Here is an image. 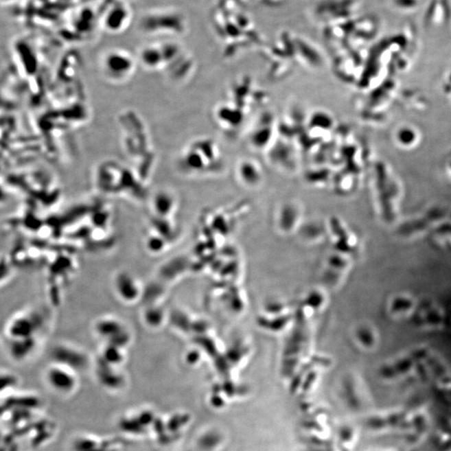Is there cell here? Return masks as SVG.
Listing matches in <instances>:
<instances>
[{
    "label": "cell",
    "mask_w": 451,
    "mask_h": 451,
    "mask_svg": "<svg viewBox=\"0 0 451 451\" xmlns=\"http://www.w3.org/2000/svg\"><path fill=\"white\" fill-rule=\"evenodd\" d=\"M115 284V290L122 299L132 301L137 299L139 285L132 276L128 273H119Z\"/></svg>",
    "instance_id": "obj_8"
},
{
    "label": "cell",
    "mask_w": 451,
    "mask_h": 451,
    "mask_svg": "<svg viewBox=\"0 0 451 451\" xmlns=\"http://www.w3.org/2000/svg\"><path fill=\"white\" fill-rule=\"evenodd\" d=\"M138 62L149 71H160L165 68V57L161 45H149L140 50Z\"/></svg>",
    "instance_id": "obj_6"
},
{
    "label": "cell",
    "mask_w": 451,
    "mask_h": 451,
    "mask_svg": "<svg viewBox=\"0 0 451 451\" xmlns=\"http://www.w3.org/2000/svg\"><path fill=\"white\" fill-rule=\"evenodd\" d=\"M71 450V451H122L123 445L117 439L84 434L73 439Z\"/></svg>",
    "instance_id": "obj_4"
},
{
    "label": "cell",
    "mask_w": 451,
    "mask_h": 451,
    "mask_svg": "<svg viewBox=\"0 0 451 451\" xmlns=\"http://www.w3.org/2000/svg\"><path fill=\"white\" fill-rule=\"evenodd\" d=\"M137 60L122 49L108 50L100 60V71L107 82L121 84L132 78Z\"/></svg>",
    "instance_id": "obj_1"
},
{
    "label": "cell",
    "mask_w": 451,
    "mask_h": 451,
    "mask_svg": "<svg viewBox=\"0 0 451 451\" xmlns=\"http://www.w3.org/2000/svg\"><path fill=\"white\" fill-rule=\"evenodd\" d=\"M130 17V10L124 3H114L103 18L104 28L108 32L119 33L128 25Z\"/></svg>",
    "instance_id": "obj_5"
},
{
    "label": "cell",
    "mask_w": 451,
    "mask_h": 451,
    "mask_svg": "<svg viewBox=\"0 0 451 451\" xmlns=\"http://www.w3.org/2000/svg\"><path fill=\"white\" fill-rule=\"evenodd\" d=\"M239 176L244 183L255 185L260 182L261 172L255 163L252 161H244L238 169Z\"/></svg>",
    "instance_id": "obj_10"
},
{
    "label": "cell",
    "mask_w": 451,
    "mask_h": 451,
    "mask_svg": "<svg viewBox=\"0 0 451 451\" xmlns=\"http://www.w3.org/2000/svg\"><path fill=\"white\" fill-rule=\"evenodd\" d=\"M157 416L152 408H140L126 412L117 422L119 432L128 437L141 438L152 435Z\"/></svg>",
    "instance_id": "obj_2"
},
{
    "label": "cell",
    "mask_w": 451,
    "mask_h": 451,
    "mask_svg": "<svg viewBox=\"0 0 451 451\" xmlns=\"http://www.w3.org/2000/svg\"><path fill=\"white\" fill-rule=\"evenodd\" d=\"M122 330L121 325L115 320H105L98 323L97 332L104 338L113 339L114 335L117 334Z\"/></svg>",
    "instance_id": "obj_11"
},
{
    "label": "cell",
    "mask_w": 451,
    "mask_h": 451,
    "mask_svg": "<svg viewBox=\"0 0 451 451\" xmlns=\"http://www.w3.org/2000/svg\"><path fill=\"white\" fill-rule=\"evenodd\" d=\"M45 380L48 387L61 396L72 395L79 384L76 370L57 363H53L46 370Z\"/></svg>",
    "instance_id": "obj_3"
},
{
    "label": "cell",
    "mask_w": 451,
    "mask_h": 451,
    "mask_svg": "<svg viewBox=\"0 0 451 451\" xmlns=\"http://www.w3.org/2000/svg\"><path fill=\"white\" fill-rule=\"evenodd\" d=\"M114 366L104 364L102 369H99L97 373L99 383L107 391L117 392L125 386V380L117 371H113Z\"/></svg>",
    "instance_id": "obj_7"
},
{
    "label": "cell",
    "mask_w": 451,
    "mask_h": 451,
    "mask_svg": "<svg viewBox=\"0 0 451 451\" xmlns=\"http://www.w3.org/2000/svg\"><path fill=\"white\" fill-rule=\"evenodd\" d=\"M175 199L169 192L161 190L153 196L152 205L153 211L161 217H165L172 213L174 208Z\"/></svg>",
    "instance_id": "obj_9"
}]
</instances>
